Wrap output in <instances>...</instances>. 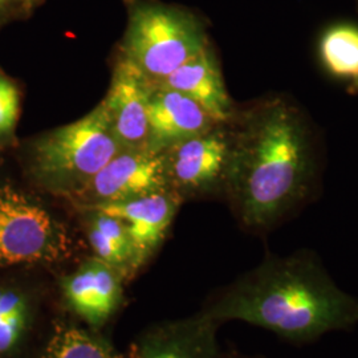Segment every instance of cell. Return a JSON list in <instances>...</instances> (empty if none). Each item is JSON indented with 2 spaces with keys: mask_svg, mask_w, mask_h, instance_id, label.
<instances>
[{
  "mask_svg": "<svg viewBox=\"0 0 358 358\" xmlns=\"http://www.w3.org/2000/svg\"><path fill=\"white\" fill-rule=\"evenodd\" d=\"M232 134L226 194L244 230L267 235L294 219L320 189L316 130L285 94L256 103Z\"/></svg>",
  "mask_w": 358,
  "mask_h": 358,
  "instance_id": "cell-1",
  "label": "cell"
},
{
  "mask_svg": "<svg viewBox=\"0 0 358 358\" xmlns=\"http://www.w3.org/2000/svg\"><path fill=\"white\" fill-rule=\"evenodd\" d=\"M201 312L223 325L241 321L304 346L358 327V297L333 279L320 255L300 248L268 252L254 268L219 287Z\"/></svg>",
  "mask_w": 358,
  "mask_h": 358,
  "instance_id": "cell-2",
  "label": "cell"
},
{
  "mask_svg": "<svg viewBox=\"0 0 358 358\" xmlns=\"http://www.w3.org/2000/svg\"><path fill=\"white\" fill-rule=\"evenodd\" d=\"M128 24L121 57L152 84L210 47L202 20L192 11L159 0H125Z\"/></svg>",
  "mask_w": 358,
  "mask_h": 358,
  "instance_id": "cell-3",
  "label": "cell"
},
{
  "mask_svg": "<svg viewBox=\"0 0 358 358\" xmlns=\"http://www.w3.org/2000/svg\"><path fill=\"white\" fill-rule=\"evenodd\" d=\"M121 150L100 103L85 117L38 137L31 169L43 189L71 199Z\"/></svg>",
  "mask_w": 358,
  "mask_h": 358,
  "instance_id": "cell-4",
  "label": "cell"
},
{
  "mask_svg": "<svg viewBox=\"0 0 358 358\" xmlns=\"http://www.w3.org/2000/svg\"><path fill=\"white\" fill-rule=\"evenodd\" d=\"M73 250L68 226L47 206L11 185L0 186V268L60 266Z\"/></svg>",
  "mask_w": 358,
  "mask_h": 358,
  "instance_id": "cell-5",
  "label": "cell"
},
{
  "mask_svg": "<svg viewBox=\"0 0 358 358\" xmlns=\"http://www.w3.org/2000/svg\"><path fill=\"white\" fill-rule=\"evenodd\" d=\"M227 124L165 150L170 186L185 199L215 192L226 194L232 134Z\"/></svg>",
  "mask_w": 358,
  "mask_h": 358,
  "instance_id": "cell-6",
  "label": "cell"
},
{
  "mask_svg": "<svg viewBox=\"0 0 358 358\" xmlns=\"http://www.w3.org/2000/svg\"><path fill=\"white\" fill-rule=\"evenodd\" d=\"M169 189L171 186L165 152L121 150L68 201L76 208H81L127 201Z\"/></svg>",
  "mask_w": 358,
  "mask_h": 358,
  "instance_id": "cell-7",
  "label": "cell"
},
{
  "mask_svg": "<svg viewBox=\"0 0 358 358\" xmlns=\"http://www.w3.org/2000/svg\"><path fill=\"white\" fill-rule=\"evenodd\" d=\"M124 278L94 256L81 262L59 280L65 309L81 324L101 331L122 307Z\"/></svg>",
  "mask_w": 358,
  "mask_h": 358,
  "instance_id": "cell-8",
  "label": "cell"
},
{
  "mask_svg": "<svg viewBox=\"0 0 358 358\" xmlns=\"http://www.w3.org/2000/svg\"><path fill=\"white\" fill-rule=\"evenodd\" d=\"M153 84L141 72L120 59L110 88L101 101L109 127L122 150L149 149L148 103Z\"/></svg>",
  "mask_w": 358,
  "mask_h": 358,
  "instance_id": "cell-9",
  "label": "cell"
},
{
  "mask_svg": "<svg viewBox=\"0 0 358 358\" xmlns=\"http://www.w3.org/2000/svg\"><path fill=\"white\" fill-rule=\"evenodd\" d=\"M222 325L196 312L146 328L131 349L134 358H222L217 341Z\"/></svg>",
  "mask_w": 358,
  "mask_h": 358,
  "instance_id": "cell-10",
  "label": "cell"
},
{
  "mask_svg": "<svg viewBox=\"0 0 358 358\" xmlns=\"http://www.w3.org/2000/svg\"><path fill=\"white\" fill-rule=\"evenodd\" d=\"M183 198L173 189L120 202L90 206L118 217L127 227L145 267L164 243ZM83 208V207H81Z\"/></svg>",
  "mask_w": 358,
  "mask_h": 358,
  "instance_id": "cell-11",
  "label": "cell"
},
{
  "mask_svg": "<svg viewBox=\"0 0 358 358\" xmlns=\"http://www.w3.org/2000/svg\"><path fill=\"white\" fill-rule=\"evenodd\" d=\"M149 149L165 152L217 124L201 105L177 90L154 85L148 103Z\"/></svg>",
  "mask_w": 358,
  "mask_h": 358,
  "instance_id": "cell-12",
  "label": "cell"
},
{
  "mask_svg": "<svg viewBox=\"0 0 358 358\" xmlns=\"http://www.w3.org/2000/svg\"><path fill=\"white\" fill-rule=\"evenodd\" d=\"M154 85L177 90L190 97L217 124H230L235 117L234 103L211 47Z\"/></svg>",
  "mask_w": 358,
  "mask_h": 358,
  "instance_id": "cell-13",
  "label": "cell"
},
{
  "mask_svg": "<svg viewBox=\"0 0 358 358\" xmlns=\"http://www.w3.org/2000/svg\"><path fill=\"white\" fill-rule=\"evenodd\" d=\"M77 210L83 217L92 256L115 269L129 284L143 267L125 224L118 217L99 208L83 207Z\"/></svg>",
  "mask_w": 358,
  "mask_h": 358,
  "instance_id": "cell-14",
  "label": "cell"
},
{
  "mask_svg": "<svg viewBox=\"0 0 358 358\" xmlns=\"http://www.w3.org/2000/svg\"><path fill=\"white\" fill-rule=\"evenodd\" d=\"M36 358H134L122 353L101 331L66 319H55Z\"/></svg>",
  "mask_w": 358,
  "mask_h": 358,
  "instance_id": "cell-15",
  "label": "cell"
},
{
  "mask_svg": "<svg viewBox=\"0 0 358 358\" xmlns=\"http://www.w3.org/2000/svg\"><path fill=\"white\" fill-rule=\"evenodd\" d=\"M35 306L26 291L0 285V357L16 350L29 332Z\"/></svg>",
  "mask_w": 358,
  "mask_h": 358,
  "instance_id": "cell-16",
  "label": "cell"
},
{
  "mask_svg": "<svg viewBox=\"0 0 358 358\" xmlns=\"http://www.w3.org/2000/svg\"><path fill=\"white\" fill-rule=\"evenodd\" d=\"M321 62L333 76L355 81L358 78V27L337 24L321 36Z\"/></svg>",
  "mask_w": 358,
  "mask_h": 358,
  "instance_id": "cell-17",
  "label": "cell"
},
{
  "mask_svg": "<svg viewBox=\"0 0 358 358\" xmlns=\"http://www.w3.org/2000/svg\"><path fill=\"white\" fill-rule=\"evenodd\" d=\"M19 105L20 97L16 85L0 73V141L13 137L19 117Z\"/></svg>",
  "mask_w": 358,
  "mask_h": 358,
  "instance_id": "cell-18",
  "label": "cell"
},
{
  "mask_svg": "<svg viewBox=\"0 0 358 358\" xmlns=\"http://www.w3.org/2000/svg\"><path fill=\"white\" fill-rule=\"evenodd\" d=\"M222 358H268L266 356H260V355H247V353H242L236 349H230L227 352H223Z\"/></svg>",
  "mask_w": 358,
  "mask_h": 358,
  "instance_id": "cell-19",
  "label": "cell"
},
{
  "mask_svg": "<svg viewBox=\"0 0 358 358\" xmlns=\"http://www.w3.org/2000/svg\"><path fill=\"white\" fill-rule=\"evenodd\" d=\"M41 1H43V0H23L22 4H23L24 11L29 13V11H32L34 8H36Z\"/></svg>",
  "mask_w": 358,
  "mask_h": 358,
  "instance_id": "cell-20",
  "label": "cell"
},
{
  "mask_svg": "<svg viewBox=\"0 0 358 358\" xmlns=\"http://www.w3.org/2000/svg\"><path fill=\"white\" fill-rule=\"evenodd\" d=\"M349 92L352 93H358V78L350 83V87H349Z\"/></svg>",
  "mask_w": 358,
  "mask_h": 358,
  "instance_id": "cell-21",
  "label": "cell"
},
{
  "mask_svg": "<svg viewBox=\"0 0 358 358\" xmlns=\"http://www.w3.org/2000/svg\"><path fill=\"white\" fill-rule=\"evenodd\" d=\"M13 1H15V0H0V10H3L4 7L10 6ZM22 1H23V0H22Z\"/></svg>",
  "mask_w": 358,
  "mask_h": 358,
  "instance_id": "cell-22",
  "label": "cell"
}]
</instances>
